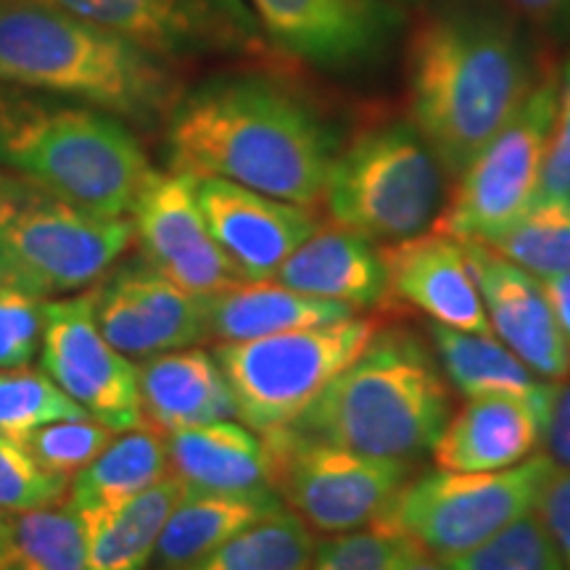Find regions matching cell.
Returning <instances> with one entry per match:
<instances>
[{
    "mask_svg": "<svg viewBox=\"0 0 570 570\" xmlns=\"http://www.w3.org/2000/svg\"><path fill=\"white\" fill-rule=\"evenodd\" d=\"M537 515L550 533L554 550H558L562 568L570 570V470L552 468L537 499Z\"/></svg>",
    "mask_w": 570,
    "mask_h": 570,
    "instance_id": "obj_39",
    "label": "cell"
},
{
    "mask_svg": "<svg viewBox=\"0 0 570 570\" xmlns=\"http://www.w3.org/2000/svg\"><path fill=\"white\" fill-rule=\"evenodd\" d=\"M449 415L452 389L433 346L404 327H381L285 428L370 458L412 462L431 452Z\"/></svg>",
    "mask_w": 570,
    "mask_h": 570,
    "instance_id": "obj_4",
    "label": "cell"
},
{
    "mask_svg": "<svg viewBox=\"0 0 570 570\" xmlns=\"http://www.w3.org/2000/svg\"><path fill=\"white\" fill-rule=\"evenodd\" d=\"M541 446L547 449L544 454L554 465L570 470V377L558 383V391H554Z\"/></svg>",
    "mask_w": 570,
    "mask_h": 570,
    "instance_id": "obj_40",
    "label": "cell"
},
{
    "mask_svg": "<svg viewBox=\"0 0 570 570\" xmlns=\"http://www.w3.org/2000/svg\"><path fill=\"white\" fill-rule=\"evenodd\" d=\"M130 214L140 259L188 294L206 298L244 281L212 238L190 175L154 169Z\"/></svg>",
    "mask_w": 570,
    "mask_h": 570,
    "instance_id": "obj_14",
    "label": "cell"
},
{
    "mask_svg": "<svg viewBox=\"0 0 570 570\" xmlns=\"http://www.w3.org/2000/svg\"><path fill=\"white\" fill-rule=\"evenodd\" d=\"M138 391L142 423L164 436L217 420H238L223 367L204 348L188 346L142 360Z\"/></svg>",
    "mask_w": 570,
    "mask_h": 570,
    "instance_id": "obj_22",
    "label": "cell"
},
{
    "mask_svg": "<svg viewBox=\"0 0 570 570\" xmlns=\"http://www.w3.org/2000/svg\"><path fill=\"white\" fill-rule=\"evenodd\" d=\"M508 6L541 30L560 32L570 27V0H508Z\"/></svg>",
    "mask_w": 570,
    "mask_h": 570,
    "instance_id": "obj_41",
    "label": "cell"
},
{
    "mask_svg": "<svg viewBox=\"0 0 570 570\" xmlns=\"http://www.w3.org/2000/svg\"><path fill=\"white\" fill-rule=\"evenodd\" d=\"M204 315L206 338L235 344L277 336L296 327L338 323L360 312L338 302L304 296L275 281H240L219 294L206 296Z\"/></svg>",
    "mask_w": 570,
    "mask_h": 570,
    "instance_id": "obj_24",
    "label": "cell"
},
{
    "mask_svg": "<svg viewBox=\"0 0 570 570\" xmlns=\"http://www.w3.org/2000/svg\"><path fill=\"white\" fill-rule=\"evenodd\" d=\"M558 69H541L520 109L458 177L436 230L462 240H489L520 217L537 196L558 104Z\"/></svg>",
    "mask_w": 570,
    "mask_h": 570,
    "instance_id": "obj_11",
    "label": "cell"
},
{
    "mask_svg": "<svg viewBox=\"0 0 570 570\" xmlns=\"http://www.w3.org/2000/svg\"><path fill=\"white\" fill-rule=\"evenodd\" d=\"M547 417L520 399H465L449 415L431 454L441 470H504L529 460L544 444Z\"/></svg>",
    "mask_w": 570,
    "mask_h": 570,
    "instance_id": "obj_20",
    "label": "cell"
},
{
    "mask_svg": "<svg viewBox=\"0 0 570 570\" xmlns=\"http://www.w3.org/2000/svg\"><path fill=\"white\" fill-rule=\"evenodd\" d=\"M185 487L173 473L127 502L77 510L85 531L88 570H151L156 541Z\"/></svg>",
    "mask_w": 570,
    "mask_h": 570,
    "instance_id": "obj_26",
    "label": "cell"
},
{
    "mask_svg": "<svg viewBox=\"0 0 570 570\" xmlns=\"http://www.w3.org/2000/svg\"><path fill=\"white\" fill-rule=\"evenodd\" d=\"M135 240L127 217H101L19 175L0 183V285L38 298L80 294L104 281Z\"/></svg>",
    "mask_w": 570,
    "mask_h": 570,
    "instance_id": "obj_7",
    "label": "cell"
},
{
    "mask_svg": "<svg viewBox=\"0 0 570 570\" xmlns=\"http://www.w3.org/2000/svg\"><path fill=\"white\" fill-rule=\"evenodd\" d=\"M169 475L164 433L138 425L117 433L101 454L69 483L67 502L75 510H98L142 494Z\"/></svg>",
    "mask_w": 570,
    "mask_h": 570,
    "instance_id": "obj_28",
    "label": "cell"
},
{
    "mask_svg": "<svg viewBox=\"0 0 570 570\" xmlns=\"http://www.w3.org/2000/svg\"><path fill=\"white\" fill-rule=\"evenodd\" d=\"M0 183H3V173H0Z\"/></svg>",
    "mask_w": 570,
    "mask_h": 570,
    "instance_id": "obj_45",
    "label": "cell"
},
{
    "mask_svg": "<svg viewBox=\"0 0 570 570\" xmlns=\"http://www.w3.org/2000/svg\"><path fill=\"white\" fill-rule=\"evenodd\" d=\"M410 541V539H407ZM402 570H449L444 560L433 558L431 552L420 550L417 544H407V558H404V568Z\"/></svg>",
    "mask_w": 570,
    "mask_h": 570,
    "instance_id": "obj_43",
    "label": "cell"
},
{
    "mask_svg": "<svg viewBox=\"0 0 570 570\" xmlns=\"http://www.w3.org/2000/svg\"><path fill=\"white\" fill-rule=\"evenodd\" d=\"M315 547V531L281 504L185 570H312Z\"/></svg>",
    "mask_w": 570,
    "mask_h": 570,
    "instance_id": "obj_29",
    "label": "cell"
},
{
    "mask_svg": "<svg viewBox=\"0 0 570 570\" xmlns=\"http://www.w3.org/2000/svg\"><path fill=\"white\" fill-rule=\"evenodd\" d=\"M269 483L283 508L315 533H344L381 520L410 481V462L370 458L291 428L259 433Z\"/></svg>",
    "mask_w": 570,
    "mask_h": 570,
    "instance_id": "obj_10",
    "label": "cell"
},
{
    "mask_svg": "<svg viewBox=\"0 0 570 570\" xmlns=\"http://www.w3.org/2000/svg\"><path fill=\"white\" fill-rule=\"evenodd\" d=\"M6 570H88L82 520L67 499L9 515Z\"/></svg>",
    "mask_w": 570,
    "mask_h": 570,
    "instance_id": "obj_30",
    "label": "cell"
},
{
    "mask_svg": "<svg viewBox=\"0 0 570 570\" xmlns=\"http://www.w3.org/2000/svg\"><path fill=\"white\" fill-rule=\"evenodd\" d=\"M281 504L275 494H202V491L185 489L156 541L151 570L190 568L212 550H217L223 541Z\"/></svg>",
    "mask_w": 570,
    "mask_h": 570,
    "instance_id": "obj_27",
    "label": "cell"
},
{
    "mask_svg": "<svg viewBox=\"0 0 570 570\" xmlns=\"http://www.w3.org/2000/svg\"><path fill=\"white\" fill-rule=\"evenodd\" d=\"M42 370L92 420L122 433L142 425L138 365L104 338L96 323V285L46 302Z\"/></svg>",
    "mask_w": 570,
    "mask_h": 570,
    "instance_id": "obj_13",
    "label": "cell"
},
{
    "mask_svg": "<svg viewBox=\"0 0 570 570\" xmlns=\"http://www.w3.org/2000/svg\"><path fill=\"white\" fill-rule=\"evenodd\" d=\"M0 85L75 98L140 127L167 122L180 98L169 61L48 3H0Z\"/></svg>",
    "mask_w": 570,
    "mask_h": 570,
    "instance_id": "obj_3",
    "label": "cell"
},
{
    "mask_svg": "<svg viewBox=\"0 0 570 570\" xmlns=\"http://www.w3.org/2000/svg\"><path fill=\"white\" fill-rule=\"evenodd\" d=\"M537 202H570V56L558 75V104L533 196Z\"/></svg>",
    "mask_w": 570,
    "mask_h": 570,
    "instance_id": "obj_38",
    "label": "cell"
},
{
    "mask_svg": "<svg viewBox=\"0 0 570 570\" xmlns=\"http://www.w3.org/2000/svg\"><path fill=\"white\" fill-rule=\"evenodd\" d=\"M336 138L312 104L265 75H217L167 117L173 173L217 177L296 206L323 202Z\"/></svg>",
    "mask_w": 570,
    "mask_h": 570,
    "instance_id": "obj_1",
    "label": "cell"
},
{
    "mask_svg": "<svg viewBox=\"0 0 570 570\" xmlns=\"http://www.w3.org/2000/svg\"><path fill=\"white\" fill-rule=\"evenodd\" d=\"M407 71L410 122L454 180L541 75L515 21L481 0H452L433 11L412 35Z\"/></svg>",
    "mask_w": 570,
    "mask_h": 570,
    "instance_id": "obj_2",
    "label": "cell"
},
{
    "mask_svg": "<svg viewBox=\"0 0 570 570\" xmlns=\"http://www.w3.org/2000/svg\"><path fill=\"white\" fill-rule=\"evenodd\" d=\"M0 3H3V0H0Z\"/></svg>",
    "mask_w": 570,
    "mask_h": 570,
    "instance_id": "obj_46",
    "label": "cell"
},
{
    "mask_svg": "<svg viewBox=\"0 0 570 570\" xmlns=\"http://www.w3.org/2000/svg\"><path fill=\"white\" fill-rule=\"evenodd\" d=\"M169 473L202 494H275L259 433L235 420H217L167 433Z\"/></svg>",
    "mask_w": 570,
    "mask_h": 570,
    "instance_id": "obj_23",
    "label": "cell"
},
{
    "mask_svg": "<svg viewBox=\"0 0 570 570\" xmlns=\"http://www.w3.org/2000/svg\"><path fill=\"white\" fill-rule=\"evenodd\" d=\"M428 333H431V346L441 373L460 396L520 399L544 417H550L558 383L539 377L502 341L433 323L428 325Z\"/></svg>",
    "mask_w": 570,
    "mask_h": 570,
    "instance_id": "obj_25",
    "label": "cell"
},
{
    "mask_svg": "<svg viewBox=\"0 0 570 570\" xmlns=\"http://www.w3.org/2000/svg\"><path fill=\"white\" fill-rule=\"evenodd\" d=\"M449 570H566L550 533L537 515L525 512L494 537L446 562Z\"/></svg>",
    "mask_w": 570,
    "mask_h": 570,
    "instance_id": "obj_33",
    "label": "cell"
},
{
    "mask_svg": "<svg viewBox=\"0 0 570 570\" xmlns=\"http://www.w3.org/2000/svg\"><path fill=\"white\" fill-rule=\"evenodd\" d=\"M96 323L104 338L132 362L206 341L204 298L161 277L142 259L96 285Z\"/></svg>",
    "mask_w": 570,
    "mask_h": 570,
    "instance_id": "obj_15",
    "label": "cell"
},
{
    "mask_svg": "<svg viewBox=\"0 0 570 570\" xmlns=\"http://www.w3.org/2000/svg\"><path fill=\"white\" fill-rule=\"evenodd\" d=\"M117 436L109 425L98 423L92 417L56 420L32 431L21 444L38 460L40 468L61 479H75L82 468H88L106 444Z\"/></svg>",
    "mask_w": 570,
    "mask_h": 570,
    "instance_id": "obj_34",
    "label": "cell"
},
{
    "mask_svg": "<svg viewBox=\"0 0 570 570\" xmlns=\"http://www.w3.org/2000/svg\"><path fill=\"white\" fill-rule=\"evenodd\" d=\"M554 462L544 452L504 470H433L410 479L381 520L420 550L454 560L537 508Z\"/></svg>",
    "mask_w": 570,
    "mask_h": 570,
    "instance_id": "obj_9",
    "label": "cell"
},
{
    "mask_svg": "<svg viewBox=\"0 0 570 570\" xmlns=\"http://www.w3.org/2000/svg\"><path fill=\"white\" fill-rule=\"evenodd\" d=\"M46 298L0 285V370L30 365L42 344Z\"/></svg>",
    "mask_w": 570,
    "mask_h": 570,
    "instance_id": "obj_37",
    "label": "cell"
},
{
    "mask_svg": "<svg viewBox=\"0 0 570 570\" xmlns=\"http://www.w3.org/2000/svg\"><path fill=\"white\" fill-rule=\"evenodd\" d=\"M462 244L479 285L491 336L502 341L544 381H568L570 344L562 336L539 277L491 252L481 240H462Z\"/></svg>",
    "mask_w": 570,
    "mask_h": 570,
    "instance_id": "obj_18",
    "label": "cell"
},
{
    "mask_svg": "<svg viewBox=\"0 0 570 570\" xmlns=\"http://www.w3.org/2000/svg\"><path fill=\"white\" fill-rule=\"evenodd\" d=\"M277 48L317 69H360L377 59L399 13L375 0H246Z\"/></svg>",
    "mask_w": 570,
    "mask_h": 570,
    "instance_id": "obj_16",
    "label": "cell"
},
{
    "mask_svg": "<svg viewBox=\"0 0 570 570\" xmlns=\"http://www.w3.org/2000/svg\"><path fill=\"white\" fill-rule=\"evenodd\" d=\"M69 483L40 468L19 439L0 433V510L13 515L59 504L69 494Z\"/></svg>",
    "mask_w": 570,
    "mask_h": 570,
    "instance_id": "obj_36",
    "label": "cell"
},
{
    "mask_svg": "<svg viewBox=\"0 0 570 570\" xmlns=\"http://www.w3.org/2000/svg\"><path fill=\"white\" fill-rule=\"evenodd\" d=\"M446 177L417 127L389 119L365 127L336 151L323 198L333 225L389 246L439 223Z\"/></svg>",
    "mask_w": 570,
    "mask_h": 570,
    "instance_id": "obj_6",
    "label": "cell"
},
{
    "mask_svg": "<svg viewBox=\"0 0 570 570\" xmlns=\"http://www.w3.org/2000/svg\"><path fill=\"white\" fill-rule=\"evenodd\" d=\"M273 281L304 296L346 304L356 312H373L389 304L381 248L341 225L317 227L283 262Z\"/></svg>",
    "mask_w": 570,
    "mask_h": 570,
    "instance_id": "obj_21",
    "label": "cell"
},
{
    "mask_svg": "<svg viewBox=\"0 0 570 570\" xmlns=\"http://www.w3.org/2000/svg\"><path fill=\"white\" fill-rule=\"evenodd\" d=\"M164 61L262 56L267 35L246 0H48Z\"/></svg>",
    "mask_w": 570,
    "mask_h": 570,
    "instance_id": "obj_12",
    "label": "cell"
},
{
    "mask_svg": "<svg viewBox=\"0 0 570 570\" xmlns=\"http://www.w3.org/2000/svg\"><path fill=\"white\" fill-rule=\"evenodd\" d=\"M196 202L212 238L244 281H273L283 262L320 227L306 206L217 177H198Z\"/></svg>",
    "mask_w": 570,
    "mask_h": 570,
    "instance_id": "obj_17",
    "label": "cell"
},
{
    "mask_svg": "<svg viewBox=\"0 0 570 570\" xmlns=\"http://www.w3.org/2000/svg\"><path fill=\"white\" fill-rule=\"evenodd\" d=\"M381 327V315L360 312L338 323L219 344L214 360L227 377L240 423L269 433L294 423Z\"/></svg>",
    "mask_w": 570,
    "mask_h": 570,
    "instance_id": "obj_8",
    "label": "cell"
},
{
    "mask_svg": "<svg viewBox=\"0 0 570 570\" xmlns=\"http://www.w3.org/2000/svg\"><path fill=\"white\" fill-rule=\"evenodd\" d=\"M481 244L539 281L570 275V202L531 204Z\"/></svg>",
    "mask_w": 570,
    "mask_h": 570,
    "instance_id": "obj_31",
    "label": "cell"
},
{
    "mask_svg": "<svg viewBox=\"0 0 570 570\" xmlns=\"http://www.w3.org/2000/svg\"><path fill=\"white\" fill-rule=\"evenodd\" d=\"M75 417L90 415L56 386L46 370H0V433L24 441L42 425Z\"/></svg>",
    "mask_w": 570,
    "mask_h": 570,
    "instance_id": "obj_32",
    "label": "cell"
},
{
    "mask_svg": "<svg viewBox=\"0 0 570 570\" xmlns=\"http://www.w3.org/2000/svg\"><path fill=\"white\" fill-rule=\"evenodd\" d=\"M541 288H544V296L552 306L562 336H566L570 344V275L544 277V281H541Z\"/></svg>",
    "mask_w": 570,
    "mask_h": 570,
    "instance_id": "obj_42",
    "label": "cell"
},
{
    "mask_svg": "<svg viewBox=\"0 0 570 570\" xmlns=\"http://www.w3.org/2000/svg\"><path fill=\"white\" fill-rule=\"evenodd\" d=\"M9 560V512L0 510V570H6Z\"/></svg>",
    "mask_w": 570,
    "mask_h": 570,
    "instance_id": "obj_44",
    "label": "cell"
},
{
    "mask_svg": "<svg viewBox=\"0 0 570 570\" xmlns=\"http://www.w3.org/2000/svg\"><path fill=\"white\" fill-rule=\"evenodd\" d=\"M410 541L383 523L325 537L315 547L312 570H402Z\"/></svg>",
    "mask_w": 570,
    "mask_h": 570,
    "instance_id": "obj_35",
    "label": "cell"
},
{
    "mask_svg": "<svg viewBox=\"0 0 570 570\" xmlns=\"http://www.w3.org/2000/svg\"><path fill=\"white\" fill-rule=\"evenodd\" d=\"M389 304H407L433 325L491 336V325L470 269L465 244L444 230L381 248Z\"/></svg>",
    "mask_w": 570,
    "mask_h": 570,
    "instance_id": "obj_19",
    "label": "cell"
},
{
    "mask_svg": "<svg viewBox=\"0 0 570 570\" xmlns=\"http://www.w3.org/2000/svg\"><path fill=\"white\" fill-rule=\"evenodd\" d=\"M0 164L101 217H127L154 173L119 117L11 85H0Z\"/></svg>",
    "mask_w": 570,
    "mask_h": 570,
    "instance_id": "obj_5",
    "label": "cell"
}]
</instances>
